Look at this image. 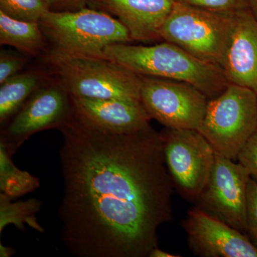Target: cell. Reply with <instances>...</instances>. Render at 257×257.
Returning a JSON list of instances; mask_svg holds the SVG:
<instances>
[{"instance_id":"6da1fadb","label":"cell","mask_w":257,"mask_h":257,"mask_svg":"<svg viewBox=\"0 0 257 257\" xmlns=\"http://www.w3.org/2000/svg\"><path fill=\"white\" fill-rule=\"evenodd\" d=\"M60 238L76 257H149L172 220L174 186L161 133H118L74 109L59 128Z\"/></svg>"},{"instance_id":"7a4b0ae2","label":"cell","mask_w":257,"mask_h":257,"mask_svg":"<svg viewBox=\"0 0 257 257\" xmlns=\"http://www.w3.org/2000/svg\"><path fill=\"white\" fill-rule=\"evenodd\" d=\"M102 57L138 76L189 83L209 99L219 96L229 84L219 66L165 41L152 46L114 44L104 49Z\"/></svg>"},{"instance_id":"3957f363","label":"cell","mask_w":257,"mask_h":257,"mask_svg":"<svg viewBox=\"0 0 257 257\" xmlns=\"http://www.w3.org/2000/svg\"><path fill=\"white\" fill-rule=\"evenodd\" d=\"M47 59L70 96L141 101L140 76L112 61L54 49Z\"/></svg>"},{"instance_id":"277c9868","label":"cell","mask_w":257,"mask_h":257,"mask_svg":"<svg viewBox=\"0 0 257 257\" xmlns=\"http://www.w3.org/2000/svg\"><path fill=\"white\" fill-rule=\"evenodd\" d=\"M44 35L54 50L71 55L102 57L106 47L133 42L127 29L117 19L99 10H49L40 21Z\"/></svg>"},{"instance_id":"5b68a950","label":"cell","mask_w":257,"mask_h":257,"mask_svg":"<svg viewBox=\"0 0 257 257\" xmlns=\"http://www.w3.org/2000/svg\"><path fill=\"white\" fill-rule=\"evenodd\" d=\"M256 130V93L229 83L224 92L208 101L197 130L216 153L237 161L239 152Z\"/></svg>"},{"instance_id":"8992f818","label":"cell","mask_w":257,"mask_h":257,"mask_svg":"<svg viewBox=\"0 0 257 257\" xmlns=\"http://www.w3.org/2000/svg\"><path fill=\"white\" fill-rule=\"evenodd\" d=\"M234 13H214L175 1L161 28V40L220 67Z\"/></svg>"},{"instance_id":"52a82bcc","label":"cell","mask_w":257,"mask_h":257,"mask_svg":"<svg viewBox=\"0 0 257 257\" xmlns=\"http://www.w3.org/2000/svg\"><path fill=\"white\" fill-rule=\"evenodd\" d=\"M161 135L174 189L186 200L196 204L214 168V148L197 130L167 128Z\"/></svg>"},{"instance_id":"ba28073f","label":"cell","mask_w":257,"mask_h":257,"mask_svg":"<svg viewBox=\"0 0 257 257\" xmlns=\"http://www.w3.org/2000/svg\"><path fill=\"white\" fill-rule=\"evenodd\" d=\"M140 96L152 119L167 128L197 130L209 99L189 83L140 76Z\"/></svg>"},{"instance_id":"9c48e42d","label":"cell","mask_w":257,"mask_h":257,"mask_svg":"<svg viewBox=\"0 0 257 257\" xmlns=\"http://www.w3.org/2000/svg\"><path fill=\"white\" fill-rule=\"evenodd\" d=\"M251 178L240 162L215 152L210 179L196 207L247 234V189Z\"/></svg>"},{"instance_id":"30bf717a","label":"cell","mask_w":257,"mask_h":257,"mask_svg":"<svg viewBox=\"0 0 257 257\" xmlns=\"http://www.w3.org/2000/svg\"><path fill=\"white\" fill-rule=\"evenodd\" d=\"M71 111L70 96L60 83L40 87L3 130L0 143L13 156L34 134L60 128L69 117Z\"/></svg>"},{"instance_id":"8fae6325","label":"cell","mask_w":257,"mask_h":257,"mask_svg":"<svg viewBox=\"0 0 257 257\" xmlns=\"http://www.w3.org/2000/svg\"><path fill=\"white\" fill-rule=\"evenodd\" d=\"M182 226L190 249L202 257H257V247L246 234L194 207Z\"/></svg>"},{"instance_id":"7c38bea8","label":"cell","mask_w":257,"mask_h":257,"mask_svg":"<svg viewBox=\"0 0 257 257\" xmlns=\"http://www.w3.org/2000/svg\"><path fill=\"white\" fill-rule=\"evenodd\" d=\"M220 67L228 82L257 94V20L248 8L234 14Z\"/></svg>"},{"instance_id":"4fadbf2b","label":"cell","mask_w":257,"mask_h":257,"mask_svg":"<svg viewBox=\"0 0 257 257\" xmlns=\"http://www.w3.org/2000/svg\"><path fill=\"white\" fill-rule=\"evenodd\" d=\"M175 0H90L127 29L133 41L160 40V32Z\"/></svg>"},{"instance_id":"5bb4252c","label":"cell","mask_w":257,"mask_h":257,"mask_svg":"<svg viewBox=\"0 0 257 257\" xmlns=\"http://www.w3.org/2000/svg\"><path fill=\"white\" fill-rule=\"evenodd\" d=\"M70 99L76 111L101 127L118 133H133L150 126L151 116L141 101L72 96Z\"/></svg>"},{"instance_id":"9a60e30c","label":"cell","mask_w":257,"mask_h":257,"mask_svg":"<svg viewBox=\"0 0 257 257\" xmlns=\"http://www.w3.org/2000/svg\"><path fill=\"white\" fill-rule=\"evenodd\" d=\"M0 43L37 55L45 46L44 33L40 23L16 20L0 11Z\"/></svg>"},{"instance_id":"2e32d148","label":"cell","mask_w":257,"mask_h":257,"mask_svg":"<svg viewBox=\"0 0 257 257\" xmlns=\"http://www.w3.org/2000/svg\"><path fill=\"white\" fill-rule=\"evenodd\" d=\"M41 77L36 72L18 74L1 84L0 122L5 123L28 101L41 85Z\"/></svg>"},{"instance_id":"e0dca14e","label":"cell","mask_w":257,"mask_h":257,"mask_svg":"<svg viewBox=\"0 0 257 257\" xmlns=\"http://www.w3.org/2000/svg\"><path fill=\"white\" fill-rule=\"evenodd\" d=\"M13 157L0 143V193L12 200L33 192L40 186L39 178L15 166Z\"/></svg>"},{"instance_id":"ac0fdd59","label":"cell","mask_w":257,"mask_h":257,"mask_svg":"<svg viewBox=\"0 0 257 257\" xmlns=\"http://www.w3.org/2000/svg\"><path fill=\"white\" fill-rule=\"evenodd\" d=\"M42 204L43 202L37 199L12 202L11 199L0 193V234L9 224H14L23 232L26 231L25 224L38 232H45L36 217Z\"/></svg>"},{"instance_id":"d6986e66","label":"cell","mask_w":257,"mask_h":257,"mask_svg":"<svg viewBox=\"0 0 257 257\" xmlns=\"http://www.w3.org/2000/svg\"><path fill=\"white\" fill-rule=\"evenodd\" d=\"M49 10L45 0H0V11L22 21L40 23Z\"/></svg>"},{"instance_id":"ffe728a7","label":"cell","mask_w":257,"mask_h":257,"mask_svg":"<svg viewBox=\"0 0 257 257\" xmlns=\"http://www.w3.org/2000/svg\"><path fill=\"white\" fill-rule=\"evenodd\" d=\"M178 3L219 13H234L247 9V0H175Z\"/></svg>"},{"instance_id":"44dd1931","label":"cell","mask_w":257,"mask_h":257,"mask_svg":"<svg viewBox=\"0 0 257 257\" xmlns=\"http://www.w3.org/2000/svg\"><path fill=\"white\" fill-rule=\"evenodd\" d=\"M246 222L248 237L257 247V180L253 177L248 185Z\"/></svg>"},{"instance_id":"7402d4cb","label":"cell","mask_w":257,"mask_h":257,"mask_svg":"<svg viewBox=\"0 0 257 257\" xmlns=\"http://www.w3.org/2000/svg\"><path fill=\"white\" fill-rule=\"evenodd\" d=\"M237 162L244 166L257 180V130L239 152Z\"/></svg>"},{"instance_id":"603a6c76","label":"cell","mask_w":257,"mask_h":257,"mask_svg":"<svg viewBox=\"0 0 257 257\" xmlns=\"http://www.w3.org/2000/svg\"><path fill=\"white\" fill-rule=\"evenodd\" d=\"M25 60L18 56L2 51L0 55V84L18 74L25 66Z\"/></svg>"},{"instance_id":"cb8c5ba5","label":"cell","mask_w":257,"mask_h":257,"mask_svg":"<svg viewBox=\"0 0 257 257\" xmlns=\"http://www.w3.org/2000/svg\"><path fill=\"white\" fill-rule=\"evenodd\" d=\"M49 9L55 12H73L84 9L90 0H45Z\"/></svg>"},{"instance_id":"d4e9b609","label":"cell","mask_w":257,"mask_h":257,"mask_svg":"<svg viewBox=\"0 0 257 257\" xmlns=\"http://www.w3.org/2000/svg\"><path fill=\"white\" fill-rule=\"evenodd\" d=\"M180 255L173 254L163 251L158 247L152 249L151 252L149 254V257H180Z\"/></svg>"},{"instance_id":"484cf974","label":"cell","mask_w":257,"mask_h":257,"mask_svg":"<svg viewBox=\"0 0 257 257\" xmlns=\"http://www.w3.org/2000/svg\"><path fill=\"white\" fill-rule=\"evenodd\" d=\"M16 253L15 248L5 246L3 243H0V256L1 257H10Z\"/></svg>"},{"instance_id":"4316f807","label":"cell","mask_w":257,"mask_h":257,"mask_svg":"<svg viewBox=\"0 0 257 257\" xmlns=\"http://www.w3.org/2000/svg\"><path fill=\"white\" fill-rule=\"evenodd\" d=\"M248 10L257 20V0H247Z\"/></svg>"}]
</instances>
